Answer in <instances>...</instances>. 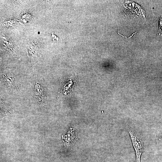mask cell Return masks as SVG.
<instances>
[{"instance_id": "cell-1", "label": "cell", "mask_w": 162, "mask_h": 162, "mask_svg": "<svg viewBox=\"0 0 162 162\" xmlns=\"http://www.w3.org/2000/svg\"><path fill=\"white\" fill-rule=\"evenodd\" d=\"M128 131L136 155L135 162H140L141 155L146 149L144 142L141 137L136 132L130 129H128Z\"/></svg>"}, {"instance_id": "cell-2", "label": "cell", "mask_w": 162, "mask_h": 162, "mask_svg": "<svg viewBox=\"0 0 162 162\" xmlns=\"http://www.w3.org/2000/svg\"><path fill=\"white\" fill-rule=\"evenodd\" d=\"M160 22V33H162V19H161Z\"/></svg>"}]
</instances>
